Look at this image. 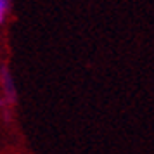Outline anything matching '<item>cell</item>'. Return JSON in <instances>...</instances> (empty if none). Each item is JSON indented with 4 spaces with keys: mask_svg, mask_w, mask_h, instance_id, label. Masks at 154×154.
Instances as JSON below:
<instances>
[{
    "mask_svg": "<svg viewBox=\"0 0 154 154\" xmlns=\"http://www.w3.org/2000/svg\"><path fill=\"white\" fill-rule=\"evenodd\" d=\"M2 76H4V87H5V94L11 100L16 99V88H14V83H12V78H11V73H9L7 68L2 69Z\"/></svg>",
    "mask_w": 154,
    "mask_h": 154,
    "instance_id": "6da1fadb",
    "label": "cell"
},
{
    "mask_svg": "<svg viewBox=\"0 0 154 154\" xmlns=\"http://www.w3.org/2000/svg\"><path fill=\"white\" fill-rule=\"evenodd\" d=\"M7 11H9V0H0V24L5 19Z\"/></svg>",
    "mask_w": 154,
    "mask_h": 154,
    "instance_id": "7a4b0ae2",
    "label": "cell"
},
{
    "mask_svg": "<svg viewBox=\"0 0 154 154\" xmlns=\"http://www.w3.org/2000/svg\"><path fill=\"white\" fill-rule=\"evenodd\" d=\"M0 106H2V100H0Z\"/></svg>",
    "mask_w": 154,
    "mask_h": 154,
    "instance_id": "3957f363",
    "label": "cell"
}]
</instances>
